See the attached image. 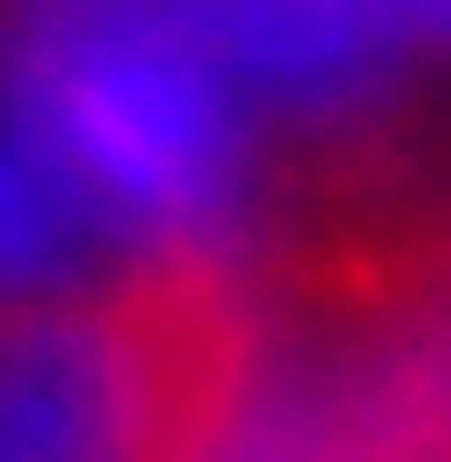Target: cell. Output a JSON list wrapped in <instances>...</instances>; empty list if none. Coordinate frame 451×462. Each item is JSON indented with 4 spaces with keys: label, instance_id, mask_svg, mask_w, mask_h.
Returning a JSON list of instances; mask_svg holds the SVG:
<instances>
[{
    "label": "cell",
    "instance_id": "1",
    "mask_svg": "<svg viewBox=\"0 0 451 462\" xmlns=\"http://www.w3.org/2000/svg\"><path fill=\"white\" fill-rule=\"evenodd\" d=\"M0 42L115 221L147 253H210L242 200L253 106L189 0H11Z\"/></svg>",
    "mask_w": 451,
    "mask_h": 462
},
{
    "label": "cell",
    "instance_id": "2",
    "mask_svg": "<svg viewBox=\"0 0 451 462\" xmlns=\"http://www.w3.org/2000/svg\"><path fill=\"white\" fill-rule=\"evenodd\" d=\"M242 389L253 346L199 253L0 305V462H210Z\"/></svg>",
    "mask_w": 451,
    "mask_h": 462
},
{
    "label": "cell",
    "instance_id": "3",
    "mask_svg": "<svg viewBox=\"0 0 451 462\" xmlns=\"http://www.w3.org/2000/svg\"><path fill=\"white\" fill-rule=\"evenodd\" d=\"M137 231L106 210L85 169H74V147L53 137V116L32 106L22 63L0 42V305H42V294H95V284H126L147 273Z\"/></svg>",
    "mask_w": 451,
    "mask_h": 462
},
{
    "label": "cell",
    "instance_id": "4",
    "mask_svg": "<svg viewBox=\"0 0 451 462\" xmlns=\"http://www.w3.org/2000/svg\"><path fill=\"white\" fill-rule=\"evenodd\" d=\"M399 53H451V0H357Z\"/></svg>",
    "mask_w": 451,
    "mask_h": 462
}]
</instances>
